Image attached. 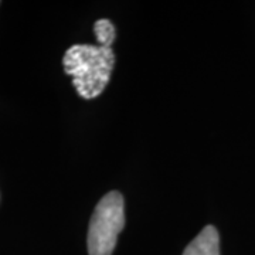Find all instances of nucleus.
Returning a JSON list of instances; mask_svg holds the SVG:
<instances>
[{"label": "nucleus", "mask_w": 255, "mask_h": 255, "mask_svg": "<svg viewBox=\"0 0 255 255\" xmlns=\"http://www.w3.org/2000/svg\"><path fill=\"white\" fill-rule=\"evenodd\" d=\"M94 33L97 36V40L102 47H110L112 46L114 40H115V36H117V31H115V27L114 24L111 23L110 20L107 18H101L95 23L94 26Z\"/></svg>", "instance_id": "4"}, {"label": "nucleus", "mask_w": 255, "mask_h": 255, "mask_svg": "<svg viewBox=\"0 0 255 255\" xmlns=\"http://www.w3.org/2000/svg\"><path fill=\"white\" fill-rule=\"evenodd\" d=\"M124 226V197L118 191H110L97 204L90 221L88 254L112 255Z\"/></svg>", "instance_id": "2"}, {"label": "nucleus", "mask_w": 255, "mask_h": 255, "mask_svg": "<svg viewBox=\"0 0 255 255\" xmlns=\"http://www.w3.org/2000/svg\"><path fill=\"white\" fill-rule=\"evenodd\" d=\"M183 255H220L219 231L213 226H207L186 247Z\"/></svg>", "instance_id": "3"}, {"label": "nucleus", "mask_w": 255, "mask_h": 255, "mask_svg": "<svg viewBox=\"0 0 255 255\" xmlns=\"http://www.w3.org/2000/svg\"><path fill=\"white\" fill-rule=\"evenodd\" d=\"M63 64L77 92L84 100H94L110 82L115 54L110 47L75 44L65 51Z\"/></svg>", "instance_id": "1"}]
</instances>
